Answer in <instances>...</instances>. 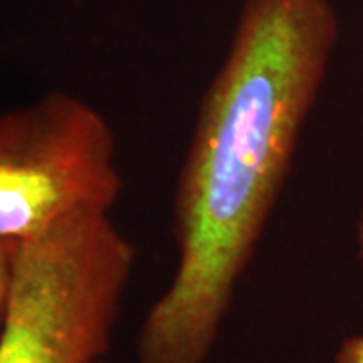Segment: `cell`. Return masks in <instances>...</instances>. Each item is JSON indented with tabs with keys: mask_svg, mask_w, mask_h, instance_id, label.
<instances>
[{
	"mask_svg": "<svg viewBox=\"0 0 363 363\" xmlns=\"http://www.w3.org/2000/svg\"><path fill=\"white\" fill-rule=\"evenodd\" d=\"M337 40L331 0H245L180 168L178 262L140 327V363H206L285 188Z\"/></svg>",
	"mask_w": 363,
	"mask_h": 363,
	"instance_id": "obj_1",
	"label": "cell"
},
{
	"mask_svg": "<svg viewBox=\"0 0 363 363\" xmlns=\"http://www.w3.org/2000/svg\"><path fill=\"white\" fill-rule=\"evenodd\" d=\"M138 250L81 212L0 260V363H101Z\"/></svg>",
	"mask_w": 363,
	"mask_h": 363,
	"instance_id": "obj_2",
	"label": "cell"
},
{
	"mask_svg": "<svg viewBox=\"0 0 363 363\" xmlns=\"http://www.w3.org/2000/svg\"><path fill=\"white\" fill-rule=\"evenodd\" d=\"M116 133L99 109L52 91L0 117V260L81 212L109 214L123 192Z\"/></svg>",
	"mask_w": 363,
	"mask_h": 363,
	"instance_id": "obj_3",
	"label": "cell"
}]
</instances>
